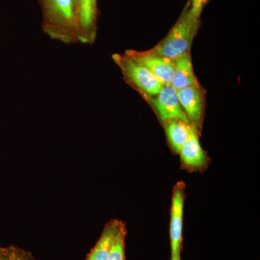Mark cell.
Listing matches in <instances>:
<instances>
[{
    "instance_id": "4fadbf2b",
    "label": "cell",
    "mask_w": 260,
    "mask_h": 260,
    "mask_svg": "<svg viewBox=\"0 0 260 260\" xmlns=\"http://www.w3.org/2000/svg\"><path fill=\"white\" fill-rule=\"evenodd\" d=\"M126 229L125 224L121 223L114 242L111 246L107 260H126L125 240Z\"/></svg>"
},
{
    "instance_id": "9c48e42d",
    "label": "cell",
    "mask_w": 260,
    "mask_h": 260,
    "mask_svg": "<svg viewBox=\"0 0 260 260\" xmlns=\"http://www.w3.org/2000/svg\"><path fill=\"white\" fill-rule=\"evenodd\" d=\"M181 162L189 168H201L207 164V156L198 138V131L194 126L190 135L179 151Z\"/></svg>"
},
{
    "instance_id": "8992f818",
    "label": "cell",
    "mask_w": 260,
    "mask_h": 260,
    "mask_svg": "<svg viewBox=\"0 0 260 260\" xmlns=\"http://www.w3.org/2000/svg\"><path fill=\"white\" fill-rule=\"evenodd\" d=\"M98 0H77V23L79 43L93 44L97 37Z\"/></svg>"
},
{
    "instance_id": "8fae6325",
    "label": "cell",
    "mask_w": 260,
    "mask_h": 260,
    "mask_svg": "<svg viewBox=\"0 0 260 260\" xmlns=\"http://www.w3.org/2000/svg\"><path fill=\"white\" fill-rule=\"evenodd\" d=\"M172 84L176 90L189 86L200 85L193 69L190 53L176 59Z\"/></svg>"
},
{
    "instance_id": "7c38bea8",
    "label": "cell",
    "mask_w": 260,
    "mask_h": 260,
    "mask_svg": "<svg viewBox=\"0 0 260 260\" xmlns=\"http://www.w3.org/2000/svg\"><path fill=\"white\" fill-rule=\"evenodd\" d=\"M192 125L180 120L167 121L164 123V129L169 143L172 148L179 153V150L190 135Z\"/></svg>"
},
{
    "instance_id": "5b68a950",
    "label": "cell",
    "mask_w": 260,
    "mask_h": 260,
    "mask_svg": "<svg viewBox=\"0 0 260 260\" xmlns=\"http://www.w3.org/2000/svg\"><path fill=\"white\" fill-rule=\"evenodd\" d=\"M126 56L147 68L164 85H171L174 77L175 61L169 58L153 54L149 51L126 50Z\"/></svg>"
},
{
    "instance_id": "5bb4252c",
    "label": "cell",
    "mask_w": 260,
    "mask_h": 260,
    "mask_svg": "<svg viewBox=\"0 0 260 260\" xmlns=\"http://www.w3.org/2000/svg\"><path fill=\"white\" fill-rule=\"evenodd\" d=\"M7 248L10 260H34L30 254L15 246Z\"/></svg>"
},
{
    "instance_id": "7a4b0ae2",
    "label": "cell",
    "mask_w": 260,
    "mask_h": 260,
    "mask_svg": "<svg viewBox=\"0 0 260 260\" xmlns=\"http://www.w3.org/2000/svg\"><path fill=\"white\" fill-rule=\"evenodd\" d=\"M189 8L190 5L186 7L170 31L157 45L148 50L150 52L174 61L190 53L191 44L199 28L200 18L191 14Z\"/></svg>"
},
{
    "instance_id": "9a60e30c",
    "label": "cell",
    "mask_w": 260,
    "mask_h": 260,
    "mask_svg": "<svg viewBox=\"0 0 260 260\" xmlns=\"http://www.w3.org/2000/svg\"><path fill=\"white\" fill-rule=\"evenodd\" d=\"M208 2V0H191L190 8H189L191 14L195 18H200L202 10Z\"/></svg>"
},
{
    "instance_id": "ac0fdd59",
    "label": "cell",
    "mask_w": 260,
    "mask_h": 260,
    "mask_svg": "<svg viewBox=\"0 0 260 260\" xmlns=\"http://www.w3.org/2000/svg\"><path fill=\"white\" fill-rule=\"evenodd\" d=\"M76 5H77V0H76Z\"/></svg>"
},
{
    "instance_id": "3957f363",
    "label": "cell",
    "mask_w": 260,
    "mask_h": 260,
    "mask_svg": "<svg viewBox=\"0 0 260 260\" xmlns=\"http://www.w3.org/2000/svg\"><path fill=\"white\" fill-rule=\"evenodd\" d=\"M112 60L119 67L126 83L145 97L155 96L164 87L147 68L125 54H113Z\"/></svg>"
},
{
    "instance_id": "30bf717a",
    "label": "cell",
    "mask_w": 260,
    "mask_h": 260,
    "mask_svg": "<svg viewBox=\"0 0 260 260\" xmlns=\"http://www.w3.org/2000/svg\"><path fill=\"white\" fill-rule=\"evenodd\" d=\"M122 222L112 220L107 223L93 249L85 260H107L111 246Z\"/></svg>"
},
{
    "instance_id": "277c9868",
    "label": "cell",
    "mask_w": 260,
    "mask_h": 260,
    "mask_svg": "<svg viewBox=\"0 0 260 260\" xmlns=\"http://www.w3.org/2000/svg\"><path fill=\"white\" fill-rule=\"evenodd\" d=\"M158 117L162 122L180 120L191 124L181 107L177 90L172 85H164L156 95L148 98Z\"/></svg>"
},
{
    "instance_id": "ba28073f",
    "label": "cell",
    "mask_w": 260,
    "mask_h": 260,
    "mask_svg": "<svg viewBox=\"0 0 260 260\" xmlns=\"http://www.w3.org/2000/svg\"><path fill=\"white\" fill-rule=\"evenodd\" d=\"M183 110L195 129L201 127L205 109L204 91L200 85L189 86L177 90Z\"/></svg>"
},
{
    "instance_id": "2e32d148",
    "label": "cell",
    "mask_w": 260,
    "mask_h": 260,
    "mask_svg": "<svg viewBox=\"0 0 260 260\" xmlns=\"http://www.w3.org/2000/svg\"><path fill=\"white\" fill-rule=\"evenodd\" d=\"M0 260H10L7 248L0 247Z\"/></svg>"
},
{
    "instance_id": "d6986e66",
    "label": "cell",
    "mask_w": 260,
    "mask_h": 260,
    "mask_svg": "<svg viewBox=\"0 0 260 260\" xmlns=\"http://www.w3.org/2000/svg\"></svg>"
},
{
    "instance_id": "e0dca14e",
    "label": "cell",
    "mask_w": 260,
    "mask_h": 260,
    "mask_svg": "<svg viewBox=\"0 0 260 260\" xmlns=\"http://www.w3.org/2000/svg\"><path fill=\"white\" fill-rule=\"evenodd\" d=\"M171 260H181V252L177 253V254H171Z\"/></svg>"
},
{
    "instance_id": "6da1fadb",
    "label": "cell",
    "mask_w": 260,
    "mask_h": 260,
    "mask_svg": "<svg viewBox=\"0 0 260 260\" xmlns=\"http://www.w3.org/2000/svg\"><path fill=\"white\" fill-rule=\"evenodd\" d=\"M39 3L44 34L64 44L79 43L76 0H39Z\"/></svg>"
},
{
    "instance_id": "52a82bcc",
    "label": "cell",
    "mask_w": 260,
    "mask_h": 260,
    "mask_svg": "<svg viewBox=\"0 0 260 260\" xmlns=\"http://www.w3.org/2000/svg\"><path fill=\"white\" fill-rule=\"evenodd\" d=\"M184 199V184L182 182L178 183L173 190L171 205L169 229L171 254L181 252L182 249Z\"/></svg>"
}]
</instances>
